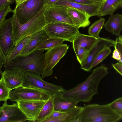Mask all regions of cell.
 <instances>
[{
  "label": "cell",
  "instance_id": "31",
  "mask_svg": "<svg viewBox=\"0 0 122 122\" xmlns=\"http://www.w3.org/2000/svg\"><path fill=\"white\" fill-rule=\"evenodd\" d=\"M10 90L0 80V101H5L10 99Z\"/></svg>",
  "mask_w": 122,
  "mask_h": 122
},
{
  "label": "cell",
  "instance_id": "41",
  "mask_svg": "<svg viewBox=\"0 0 122 122\" xmlns=\"http://www.w3.org/2000/svg\"><path fill=\"white\" fill-rule=\"evenodd\" d=\"M72 122H80L79 118L78 117L73 121Z\"/></svg>",
  "mask_w": 122,
  "mask_h": 122
},
{
  "label": "cell",
  "instance_id": "42",
  "mask_svg": "<svg viewBox=\"0 0 122 122\" xmlns=\"http://www.w3.org/2000/svg\"><path fill=\"white\" fill-rule=\"evenodd\" d=\"M95 2H97L103 1L102 0H91Z\"/></svg>",
  "mask_w": 122,
  "mask_h": 122
},
{
  "label": "cell",
  "instance_id": "37",
  "mask_svg": "<svg viewBox=\"0 0 122 122\" xmlns=\"http://www.w3.org/2000/svg\"><path fill=\"white\" fill-rule=\"evenodd\" d=\"M59 0H46V5H55Z\"/></svg>",
  "mask_w": 122,
  "mask_h": 122
},
{
  "label": "cell",
  "instance_id": "17",
  "mask_svg": "<svg viewBox=\"0 0 122 122\" xmlns=\"http://www.w3.org/2000/svg\"><path fill=\"white\" fill-rule=\"evenodd\" d=\"M49 37L43 29L32 34L20 56H25L30 54L44 41Z\"/></svg>",
  "mask_w": 122,
  "mask_h": 122
},
{
  "label": "cell",
  "instance_id": "32",
  "mask_svg": "<svg viewBox=\"0 0 122 122\" xmlns=\"http://www.w3.org/2000/svg\"><path fill=\"white\" fill-rule=\"evenodd\" d=\"M110 107L114 111L122 116V97H121L108 103Z\"/></svg>",
  "mask_w": 122,
  "mask_h": 122
},
{
  "label": "cell",
  "instance_id": "21",
  "mask_svg": "<svg viewBox=\"0 0 122 122\" xmlns=\"http://www.w3.org/2000/svg\"><path fill=\"white\" fill-rule=\"evenodd\" d=\"M105 30L112 34L119 36L122 29V15H110L104 25Z\"/></svg>",
  "mask_w": 122,
  "mask_h": 122
},
{
  "label": "cell",
  "instance_id": "5",
  "mask_svg": "<svg viewBox=\"0 0 122 122\" xmlns=\"http://www.w3.org/2000/svg\"><path fill=\"white\" fill-rule=\"evenodd\" d=\"M43 29L50 37L60 38L72 43L80 33L79 29L74 25L60 22L46 24Z\"/></svg>",
  "mask_w": 122,
  "mask_h": 122
},
{
  "label": "cell",
  "instance_id": "30",
  "mask_svg": "<svg viewBox=\"0 0 122 122\" xmlns=\"http://www.w3.org/2000/svg\"><path fill=\"white\" fill-rule=\"evenodd\" d=\"M73 47L76 54L77 60L80 64L86 58L89 51L79 46H73Z\"/></svg>",
  "mask_w": 122,
  "mask_h": 122
},
{
  "label": "cell",
  "instance_id": "43",
  "mask_svg": "<svg viewBox=\"0 0 122 122\" xmlns=\"http://www.w3.org/2000/svg\"><path fill=\"white\" fill-rule=\"evenodd\" d=\"M103 0V1H105V0Z\"/></svg>",
  "mask_w": 122,
  "mask_h": 122
},
{
  "label": "cell",
  "instance_id": "3",
  "mask_svg": "<svg viewBox=\"0 0 122 122\" xmlns=\"http://www.w3.org/2000/svg\"><path fill=\"white\" fill-rule=\"evenodd\" d=\"M45 6L24 24H21L17 18L12 22V39L15 46L27 37L43 29L46 24L44 15Z\"/></svg>",
  "mask_w": 122,
  "mask_h": 122
},
{
  "label": "cell",
  "instance_id": "10",
  "mask_svg": "<svg viewBox=\"0 0 122 122\" xmlns=\"http://www.w3.org/2000/svg\"><path fill=\"white\" fill-rule=\"evenodd\" d=\"M5 101L0 107V122H24L28 119L17 103L8 105Z\"/></svg>",
  "mask_w": 122,
  "mask_h": 122
},
{
  "label": "cell",
  "instance_id": "9",
  "mask_svg": "<svg viewBox=\"0 0 122 122\" xmlns=\"http://www.w3.org/2000/svg\"><path fill=\"white\" fill-rule=\"evenodd\" d=\"M46 5V0H28L23 3L18 9L19 21L22 24L25 23Z\"/></svg>",
  "mask_w": 122,
  "mask_h": 122
},
{
  "label": "cell",
  "instance_id": "12",
  "mask_svg": "<svg viewBox=\"0 0 122 122\" xmlns=\"http://www.w3.org/2000/svg\"><path fill=\"white\" fill-rule=\"evenodd\" d=\"M115 41L105 38L99 37L97 42L89 51L85 59L80 64V68L86 71L91 70L92 61L97 55L104 49L111 46L114 47Z\"/></svg>",
  "mask_w": 122,
  "mask_h": 122
},
{
  "label": "cell",
  "instance_id": "33",
  "mask_svg": "<svg viewBox=\"0 0 122 122\" xmlns=\"http://www.w3.org/2000/svg\"><path fill=\"white\" fill-rule=\"evenodd\" d=\"M69 1L77 3L84 5H91L95 2L91 0H67Z\"/></svg>",
  "mask_w": 122,
  "mask_h": 122
},
{
  "label": "cell",
  "instance_id": "38",
  "mask_svg": "<svg viewBox=\"0 0 122 122\" xmlns=\"http://www.w3.org/2000/svg\"><path fill=\"white\" fill-rule=\"evenodd\" d=\"M5 12V10H3L0 12V25L3 23L2 18Z\"/></svg>",
  "mask_w": 122,
  "mask_h": 122
},
{
  "label": "cell",
  "instance_id": "4",
  "mask_svg": "<svg viewBox=\"0 0 122 122\" xmlns=\"http://www.w3.org/2000/svg\"><path fill=\"white\" fill-rule=\"evenodd\" d=\"M45 51H35L28 55L19 56L3 66L5 70L19 69L25 72L29 71L41 75L45 66Z\"/></svg>",
  "mask_w": 122,
  "mask_h": 122
},
{
  "label": "cell",
  "instance_id": "15",
  "mask_svg": "<svg viewBox=\"0 0 122 122\" xmlns=\"http://www.w3.org/2000/svg\"><path fill=\"white\" fill-rule=\"evenodd\" d=\"M47 101L21 100L16 102L27 117L28 122H35L42 108Z\"/></svg>",
  "mask_w": 122,
  "mask_h": 122
},
{
  "label": "cell",
  "instance_id": "16",
  "mask_svg": "<svg viewBox=\"0 0 122 122\" xmlns=\"http://www.w3.org/2000/svg\"><path fill=\"white\" fill-rule=\"evenodd\" d=\"M103 1L91 5H84L75 3L67 0H59L56 5L68 8L76 9L86 13L91 17L93 16H100L99 12Z\"/></svg>",
  "mask_w": 122,
  "mask_h": 122
},
{
  "label": "cell",
  "instance_id": "39",
  "mask_svg": "<svg viewBox=\"0 0 122 122\" xmlns=\"http://www.w3.org/2000/svg\"><path fill=\"white\" fill-rule=\"evenodd\" d=\"M8 0H0V7L4 4Z\"/></svg>",
  "mask_w": 122,
  "mask_h": 122
},
{
  "label": "cell",
  "instance_id": "26",
  "mask_svg": "<svg viewBox=\"0 0 122 122\" xmlns=\"http://www.w3.org/2000/svg\"><path fill=\"white\" fill-rule=\"evenodd\" d=\"M63 39L49 37L46 39L37 46L34 51L46 50L63 44Z\"/></svg>",
  "mask_w": 122,
  "mask_h": 122
},
{
  "label": "cell",
  "instance_id": "29",
  "mask_svg": "<svg viewBox=\"0 0 122 122\" xmlns=\"http://www.w3.org/2000/svg\"><path fill=\"white\" fill-rule=\"evenodd\" d=\"M111 52V50L109 47L105 48L101 51L93 61L91 66V69L102 62L110 54Z\"/></svg>",
  "mask_w": 122,
  "mask_h": 122
},
{
  "label": "cell",
  "instance_id": "7",
  "mask_svg": "<svg viewBox=\"0 0 122 122\" xmlns=\"http://www.w3.org/2000/svg\"><path fill=\"white\" fill-rule=\"evenodd\" d=\"M10 97V101L17 102L21 100L47 101L51 97L44 91L23 86L11 90Z\"/></svg>",
  "mask_w": 122,
  "mask_h": 122
},
{
  "label": "cell",
  "instance_id": "1",
  "mask_svg": "<svg viewBox=\"0 0 122 122\" xmlns=\"http://www.w3.org/2000/svg\"><path fill=\"white\" fill-rule=\"evenodd\" d=\"M108 68L103 65L93 70L84 81L73 88L61 93L63 97L78 102H89L93 96L98 93L99 83L108 74Z\"/></svg>",
  "mask_w": 122,
  "mask_h": 122
},
{
  "label": "cell",
  "instance_id": "8",
  "mask_svg": "<svg viewBox=\"0 0 122 122\" xmlns=\"http://www.w3.org/2000/svg\"><path fill=\"white\" fill-rule=\"evenodd\" d=\"M69 48L67 44L63 43L47 50L45 54V66L41 75L42 78L52 74L53 68L65 55Z\"/></svg>",
  "mask_w": 122,
  "mask_h": 122
},
{
  "label": "cell",
  "instance_id": "28",
  "mask_svg": "<svg viewBox=\"0 0 122 122\" xmlns=\"http://www.w3.org/2000/svg\"><path fill=\"white\" fill-rule=\"evenodd\" d=\"M114 47V50L112 57L118 61L119 63L122 64V37L121 36L119 35L117 38Z\"/></svg>",
  "mask_w": 122,
  "mask_h": 122
},
{
  "label": "cell",
  "instance_id": "35",
  "mask_svg": "<svg viewBox=\"0 0 122 122\" xmlns=\"http://www.w3.org/2000/svg\"><path fill=\"white\" fill-rule=\"evenodd\" d=\"M6 58L5 57L0 50V74L2 75V66L6 63Z\"/></svg>",
  "mask_w": 122,
  "mask_h": 122
},
{
  "label": "cell",
  "instance_id": "23",
  "mask_svg": "<svg viewBox=\"0 0 122 122\" xmlns=\"http://www.w3.org/2000/svg\"><path fill=\"white\" fill-rule=\"evenodd\" d=\"M122 7V0H105L100 8L99 14L100 16L113 14L118 8Z\"/></svg>",
  "mask_w": 122,
  "mask_h": 122
},
{
  "label": "cell",
  "instance_id": "19",
  "mask_svg": "<svg viewBox=\"0 0 122 122\" xmlns=\"http://www.w3.org/2000/svg\"><path fill=\"white\" fill-rule=\"evenodd\" d=\"M54 110L64 112L76 106L78 102L73 100L65 98L61 93L52 97Z\"/></svg>",
  "mask_w": 122,
  "mask_h": 122
},
{
  "label": "cell",
  "instance_id": "20",
  "mask_svg": "<svg viewBox=\"0 0 122 122\" xmlns=\"http://www.w3.org/2000/svg\"><path fill=\"white\" fill-rule=\"evenodd\" d=\"M83 107L75 106L63 112V114L58 117L51 119H46L42 122H72L79 116Z\"/></svg>",
  "mask_w": 122,
  "mask_h": 122
},
{
  "label": "cell",
  "instance_id": "40",
  "mask_svg": "<svg viewBox=\"0 0 122 122\" xmlns=\"http://www.w3.org/2000/svg\"><path fill=\"white\" fill-rule=\"evenodd\" d=\"M28 0H19L18 1L19 5H20L23 3Z\"/></svg>",
  "mask_w": 122,
  "mask_h": 122
},
{
  "label": "cell",
  "instance_id": "11",
  "mask_svg": "<svg viewBox=\"0 0 122 122\" xmlns=\"http://www.w3.org/2000/svg\"><path fill=\"white\" fill-rule=\"evenodd\" d=\"M67 8L56 5H46L44 15L46 24L53 22H60L74 25L67 14Z\"/></svg>",
  "mask_w": 122,
  "mask_h": 122
},
{
  "label": "cell",
  "instance_id": "18",
  "mask_svg": "<svg viewBox=\"0 0 122 122\" xmlns=\"http://www.w3.org/2000/svg\"><path fill=\"white\" fill-rule=\"evenodd\" d=\"M67 8V14L74 25L78 28L81 27L85 28L90 25L89 19L91 16L86 13L74 8Z\"/></svg>",
  "mask_w": 122,
  "mask_h": 122
},
{
  "label": "cell",
  "instance_id": "14",
  "mask_svg": "<svg viewBox=\"0 0 122 122\" xmlns=\"http://www.w3.org/2000/svg\"><path fill=\"white\" fill-rule=\"evenodd\" d=\"M24 73L19 69L5 70L2 72L0 80L11 91L24 85Z\"/></svg>",
  "mask_w": 122,
  "mask_h": 122
},
{
  "label": "cell",
  "instance_id": "13",
  "mask_svg": "<svg viewBox=\"0 0 122 122\" xmlns=\"http://www.w3.org/2000/svg\"><path fill=\"white\" fill-rule=\"evenodd\" d=\"M12 22L2 23L0 25V50L7 59L15 46L12 39Z\"/></svg>",
  "mask_w": 122,
  "mask_h": 122
},
{
  "label": "cell",
  "instance_id": "34",
  "mask_svg": "<svg viewBox=\"0 0 122 122\" xmlns=\"http://www.w3.org/2000/svg\"><path fill=\"white\" fill-rule=\"evenodd\" d=\"M112 66L117 72L122 76V64L119 62L112 64Z\"/></svg>",
  "mask_w": 122,
  "mask_h": 122
},
{
  "label": "cell",
  "instance_id": "25",
  "mask_svg": "<svg viewBox=\"0 0 122 122\" xmlns=\"http://www.w3.org/2000/svg\"><path fill=\"white\" fill-rule=\"evenodd\" d=\"M30 35L25 37L16 45L15 46L9 53L6 60V63L10 62L20 56L25 46L29 40Z\"/></svg>",
  "mask_w": 122,
  "mask_h": 122
},
{
  "label": "cell",
  "instance_id": "2",
  "mask_svg": "<svg viewBox=\"0 0 122 122\" xmlns=\"http://www.w3.org/2000/svg\"><path fill=\"white\" fill-rule=\"evenodd\" d=\"M78 117L80 122H119L122 119V116L112 110L108 104L85 105Z\"/></svg>",
  "mask_w": 122,
  "mask_h": 122
},
{
  "label": "cell",
  "instance_id": "22",
  "mask_svg": "<svg viewBox=\"0 0 122 122\" xmlns=\"http://www.w3.org/2000/svg\"><path fill=\"white\" fill-rule=\"evenodd\" d=\"M98 38L80 33L74 40L73 46H79L89 51L97 42Z\"/></svg>",
  "mask_w": 122,
  "mask_h": 122
},
{
  "label": "cell",
  "instance_id": "27",
  "mask_svg": "<svg viewBox=\"0 0 122 122\" xmlns=\"http://www.w3.org/2000/svg\"><path fill=\"white\" fill-rule=\"evenodd\" d=\"M105 21L104 18L101 17L99 19L94 22L89 28V34L97 38H99V34L104 25Z\"/></svg>",
  "mask_w": 122,
  "mask_h": 122
},
{
  "label": "cell",
  "instance_id": "36",
  "mask_svg": "<svg viewBox=\"0 0 122 122\" xmlns=\"http://www.w3.org/2000/svg\"><path fill=\"white\" fill-rule=\"evenodd\" d=\"M63 112H61L54 111L46 119L54 118L61 115Z\"/></svg>",
  "mask_w": 122,
  "mask_h": 122
},
{
  "label": "cell",
  "instance_id": "6",
  "mask_svg": "<svg viewBox=\"0 0 122 122\" xmlns=\"http://www.w3.org/2000/svg\"><path fill=\"white\" fill-rule=\"evenodd\" d=\"M25 83L24 86L38 89L49 93L51 97L61 93L66 90L61 86L47 82L40 75L32 72L24 73Z\"/></svg>",
  "mask_w": 122,
  "mask_h": 122
},
{
  "label": "cell",
  "instance_id": "24",
  "mask_svg": "<svg viewBox=\"0 0 122 122\" xmlns=\"http://www.w3.org/2000/svg\"><path fill=\"white\" fill-rule=\"evenodd\" d=\"M52 97H51L44 105L39 114L36 122H42L45 120L54 111Z\"/></svg>",
  "mask_w": 122,
  "mask_h": 122
}]
</instances>
